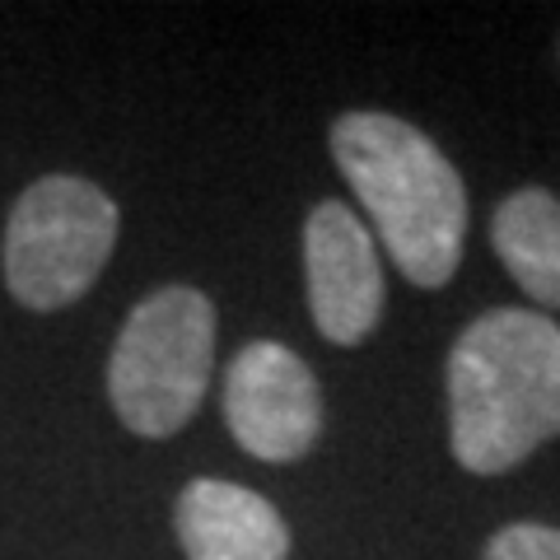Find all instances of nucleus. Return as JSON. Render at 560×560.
<instances>
[{
  "label": "nucleus",
  "instance_id": "nucleus-1",
  "mask_svg": "<svg viewBox=\"0 0 560 560\" xmlns=\"http://www.w3.org/2000/svg\"><path fill=\"white\" fill-rule=\"evenodd\" d=\"M560 440V327L533 308H490L448 355V448L500 477Z\"/></svg>",
  "mask_w": 560,
  "mask_h": 560
},
{
  "label": "nucleus",
  "instance_id": "nucleus-2",
  "mask_svg": "<svg viewBox=\"0 0 560 560\" xmlns=\"http://www.w3.org/2000/svg\"><path fill=\"white\" fill-rule=\"evenodd\" d=\"M331 160L397 271L440 290L458 271L467 234V187L448 154L393 113H346L331 121Z\"/></svg>",
  "mask_w": 560,
  "mask_h": 560
},
{
  "label": "nucleus",
  "instance_id": "nucleus-3",
  "mask_svg": "<svg viewBox=\"0 0 560 560\" xmlns=\"http://www.w3.org/2000/svg\"><path fill=\"white\" fill-rule=\"evenodd\" d=\"M215 364V308L201 290L164 285L121 323L108 360V397L121 425L168 440L197 416Z\"/></svg>",
  "mask_w": 560,
  "mask_h": 560
},
{
  "label": "nucleus",
  "instance_id": "nucleus-4",
  "mask_svg": "<svg viewBox=\"0 0 560 560\" xmlns=\"http://www.w3.org/2000/svg\"><path fill=\"white\" fill-rule=\"evenodd\" d=\"M117 243V206L75 173L38 178L5 224V285L24 308H66L108 267Z\"/></svg>",
  "mask_w": 560,
  "mask_h": 560
},
{
  "label": "nucleus",
  "instance_id": "nucleus-5",
  "mask_svg": "<svg viewBox=\"0 0 560 560\" xmlns=\"http://www.w3.org/2000/svg\"><path fill=\"white\" fill-rule=\"evenodd\" d=\"M224 425L261 463H294L318 444V378L290 346L248 341L224 370Z\"/></svg>",
  "mask_w": 560,
  "mask_h": 560
},
{
  "label": "nucleus",
  "instance_id": "nucleus-6",
  "mask_svg": "<svg viewBox=\"0 0 560 560\" xmlns=\"http://www.w3.org/2000/svg\"><path fill=\"white\" fill-rule=\"evenodd\" d=\"M308 313L337 346H360L383 318V267L364 220L341 201L313 206L304 224Z\"/></svg>",
  "mask_w": 560,
  "mask_h": 560
},
{
  "label": "nucleus",
  "instance_id": "nucleus-7",
  "mask_svg": "<svg viewBox=\"0 0 560 560\" xmlns=\"http://www.w3.org/2000/svg\"><path fill=\"white\" fill-rule=\"evenodd\" d=\"M178 541L187 560H285L290 533L285 518L276 514L248 486L201 477L183 486L178 495Z\"/></svg>",
  "mask_w": 560,
  "mask_h": 560
},
{
  "label": "nucleus",
  "instance_id": "nucleus-8",
  "mask_svg": "<svg viewBox=\"0 0 560 560\" xmlns=\"http://www.w3.org/2000/svg\"><path fill=\"white\" fill-rule=\"evenodd\" d=\"M490 248L514 285L541 308H560V197L547 187H518L490 220Z\"/></svg>",
  "mask_w": 560,
  "mask_h": 560
},
{
  "label": "nucleus",
  "instance_id": "nucleus-9",
  "mask_svg": "<svg viewBox=\"0 0 560 560\" xmlns=\"http://www.w3.org/2000/svg\"><path fill=\"white\" fill-rule=\"evenodd\" d=\"M481 560H560V528L547 523H514L490 537Z\"/></svg>",
  "mask_w": 560,
  "mask_h": 560
}]
</instances>
